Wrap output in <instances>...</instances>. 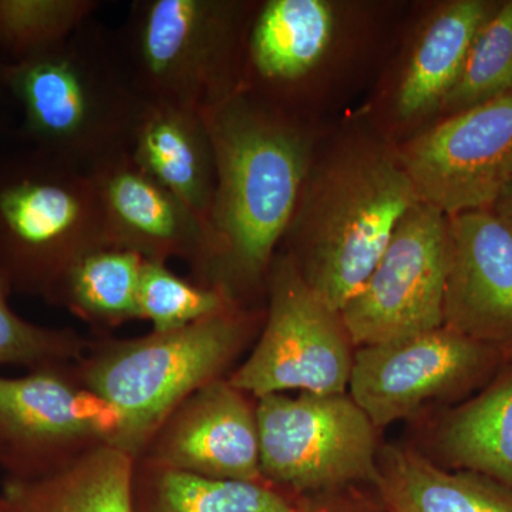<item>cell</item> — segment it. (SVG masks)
I'll use <instances>...</instances> for the list:
<instances>
[{
    "label": "cell",
    "mask_w": 512,
    "mask_h": 512,
    "mask_svg": "<svg viewBox=\"0 0 512 512\" xmlns=\"http://www.w3.org/2000/svg\"><path fill=\"white\" fill-rule=\"evenodd\" d=\"M487 349L446 326L363 346L353 355L350 397L382 429L473 379L488 360Z\"/></svg>",
    "instance_id": "cell-11"
},
{
    "label": "cell",
    "mask_w": 512,
    "mask_h": 512,
    "mask_svg": "<svg viewBox=\"0 0 512 512\" xmlns=\"http://www.w3.org/2000/svg\"><path fill=\"white\" fill-rule=\"evenodd\" d=\"M99 194L109 245L146 259L165 256L211 259L207 222L177 195L140 170L130 156L113 158L90 171Z\"/></svg>",
    "instance_id": "cell-14"
},
{
    "label": "cell",
    "mask_w": 512,
    "mask_h": 512,
    "mask_svg": "<svg viewBox=\"0 0 512 512\" xmlns=\"http://www.w3.org/2000/svg\"><path fill=\"white\" fill-rule=\"evenodd\" d=\"M123 417L93 392H79L52 373L0 377V437L16 444H46L103 436L116 443Z\"/></svg>",
    "instance_id": "cell-17"
},
{
    "label": "cell",
    "mask_w": 512,
    "mask_h": 512,
    "mask_svg": "<svg viewBox=\"0 0 512 512\" xmlns=\"http://www.w3.org/2000/svg\"><path fill=\"white\" fill-rule=\"evenodd\" d=\"M242 322L228 309L171 332L121 343L89 370L87 383L123 417L111 446L143 443L188 394L207 386L228 362Z\"/></svg>",
    "instance_id": "cell-6"
},
{
    "label": "cell",
    "mask_w": 512,
    "mask_h": 512,
    "mask_svg": "<svg viewBox=\"0 0 512 512\" xmlns=\"http://www.w3.org/2000/svg\"><path fill=\"white\" fill-rule=\"evenodd\" d=\"M9 285L0 274V365L33 363L55 355L66 338L20 318L8 302Z\"/></svg>",
    "instance_id": "cell-27"
},
{
    "label": "cell",
    "mask_w": 512,
    "mask_h": 512,
    "mask_svg": "<svg viewBox=\"0 0 512 512\" xmlns=\"http://www.w3.org/2000/svg\"><path fill=\"white\" fill-rule=\"evenodd\" d=\"M448 265V215L417 201L394 228L366 284L339 311L352 345H380L441 328Z\"/></svg>",
    "instance_id": "cell-8"
},
{
    "label": "cell",
    "mask_w": 512,
    "mask_h": 512,
    "mask_svg": "<svg viewBox=\"0 0 512 512\" xmlns=\"http://www.w3.org/2000/svg\"><path fill=\"white\" fill-rule=\"evenodd\" d=\"M156 512H302L259 483L217 480L168 468L158 483Z\"/></svg>",
    "instance_id": "cell-25"
},
{
    "label": "cell",
    "mask_w": 512,
    "mask_h": 512,
    "mask_svg": "<svg viewBox=\"0 0 512 512\" xmlns=\"http://www.w3.org/2000/svg\"><path fill=\"white\" fill-rule=\"evenodd\" d=\"M128 156L208 224L217 184V161L204 114L148 101Z\"/></svg>",
    "instance_id": "cell-16"
},
{
    "label": "cell",
    "mask_w": 512,
    "mask_h": 512,
    "mask_svg": "<svg viewBox=\"0 0 512 512\" xmlns=\"http://www.w3.org/2000/svg\"><path fill=\"white\" fill-rule=\"evenodd\" d=\"M248 18L229 0H136L116 37L148 101L205 113L239 90Z\"/></svg>",
    "instance_id": "cell-4"
},
{
    "label": "cell",
    "mask_w": 512,
    "mask_h": 512,
    "mask_svg": "<svg viewBox=\"0 0 512 512\" xmlns=\"http://www.w3.org/2000/svg\"><path fill=\"white\" fill-rule=\"evenodd\" d=\"M97 0H0V50L25 62L62 45L92 20Z\"/></svg>",
    "instance_id": "cell-23"
},
{
    "label": "cell",
    "mask_w": 512,
    "mask_h": 512,
    "mask_svg": "<svg viewBox=\"0 0 512 512\" xmlns=\"http://www.w3.org/2000/svg\"><path fill=\"white\" fill-rule=\"evenodd\" d=\"M512 92V0L500 3L478 33L463 72L444 101L448 116Z\"/></svg>",
    "instance_id": "cell-24"
},
{
    "label": "cell",
    "mask_w": 512,
    "mask_h": 512,
    "mask_svg": "<svg viewBox=\"0 0 512 512\" xmlns=\"http://www.w3.org/2000/svg\"><path fill=\"white\" fill-rule=\"evenodd\" d=\"M12 512H133L131 458L101 447L53 476L6 487Z\"/></svg>",
    "instance_id": "cell-20"
},
{
    "label": "cell",
    "mask_w": 512,
    "mask_h": 512,
    "mask_svg": "<svg viewBox=\"0 0 512 512\" xmlns=\"http://www.w3.org/2000/svg\"><path fill=\"white\" fill-rule=\"evenodd\" d=\"M302 512H303V510H302Z\"/></svg>",
    "instance_id": "cell-31"
},
{
    "label": "cell",
    "mask_w": 512,
    "mask_h": 512,
    "mask_svg": "<svg viewBox=\"0 0 512 512\" xmlns=\"http://www.w3.org/2000/svg\"><path fill=\"white\" fill-rule=\"evenodd\" d=\"M338 13L326 0H266L249 15L239 90L281 111L329 55Z\"/></svg>",
    "instance_id": "cell-13"
},
{
    "label": "cell",
    "mask_w": 512,
    "mask_h": 512,
    "mask_svg": "<svg viewBox=\"0 0 512 512\" xmlns=\"http://www.w3.org/2000/svg\"><path fill=\"white\" fill-rule=\"evenodd\" d=\"M375 483L386 512H512V488L471 471L447 473L413 451H386Z\"/></svg>",
    "instance_id": "cell-19"
},
{
    "label": "cell",
    "mask_w": 512,
    "mask_h": 512,
    "mask_svg": "<svg viewBox=\"0 0 512 512\" xmlns=\"http://www.w3.org/2000/svg\"><path fill=\"white\" fill-rule=\"evenodd\" d=\"M448 221L443 326L487 348L512 349V228L493 208Z\"/></svg>",
    "instance_id": "cell-12"
},
{
    "label": "cell",
    "mask_w": 512,
    "mask_h": 512,
    "mask_svg": "<svg viewBox=\"0 0 512 512\" xmlns=\"http://www.w3.org/2000/svg\"><path fill=\"white\" fill-rule=\"evenodd\" d=\"M396 154L421 202L448 217L490 210L512 184V92L451 114Z\"/></svg>",
    "instance_id": "cell-10"
},
{
    "label": "cell",
    "mask_w": 512,
    "mask_h": 512,
    "mask_svg": "<svg viewBox=\"0 0 512 512\" xmlns=\"http://www.w3.org/2000/svg\"><path fill=\"white\" fill-rule=\"evenodd\" d=\"M498 6L487 0H454L427 19L397 84L394 106L400 119H423L441 110L474 40Z\"/></svg>",
    "instance_id": "cell-18"
},
{
    "label": "cell",
    "mask_w": 512,
    "mask_h": 512,
    "mask_svg": "<svg viewBox=\"0 0 512 512\" xmlns=\"http://www.w3.org/2000/svg\"><path fill=\"white\" fill-rule=\"evenodd\" d=\"M228 309L227 296L217 288L191 284L173 274L164 261L146 259L138 286L140 318L150 320L156 332L185 328Z\"/></svg>",
    "instance_id": "cell-26"
},
{
    "label": "cell",
    "mask_w": 512,
    "mask_h": 512,
    "mask_svg": "<svg viewBox=\"0 0 512 512\" xmlns=\"http://www.w3.org/2000/svg\"><path fill=\"white\" fill-rule=\"evenodd\" d=\"M168 468L217 480H261L256 414L231 384L198 390L161 444Z\"/></svg>",
    "instance_id": "cell-15"
},
{
    "label": "cell",
    "mask_w": 512,
    "mask_h": 512,
    "mask_svg": "<svg viewBox=\"0 0 512 512\" xmlns=\"http://www.w3.org/2000/svg\"><path fill=\"white\" fill-rule=\"evenodd\" d=\"M303 512H386L382 503L379 508L372 507L359 501H330L329 504L318 505L313 510H303Z\"/></svg>",
    "instance_id": "cell-28"
},
{
    "label": "cell",
    "mask_w": 512,
    "mask_h": 512,
    "mask_svg": "<svg viewBox=\"0 0 512 512\" xmlns=\"http://www.w3.org/2000/svg\"><path fill=\"white\" fill-rule=\"evenodd\" d=\"M10 63L0 60V92L8 89Z\"/></svg>",
    "instance_id": "cell-30"
},
{
    "label": "cell",
    "mask_w": 512,
    "mask_h": 512,
    "mask_svg": "<svg viewBox=\"0 0 512 512\" xmlns=\"http://www.w3.org/2000/svg\"><path fill=\"white\" fill-rule=\"evenodd\" d=\"M144 262L146 258L131 249L100 245L74 259L57 284L74 309L92 318H140L138 286Z\"/></svg>",
    "instance_id": "cell-22"
},
{
    "label": "cell",
    "mask_w": 512,
    "mask_h": 512,
    "mask_svg": "<svg viewBox=\"0 0 512 512\" xmlns=\"http://www.w3.org/2000/svg\"><path fill=\"white\" fill-rule=\"evenodd\" d=\"M100 245L109 244L90 171L32 148L0 156V274L9 288L50 291Z\"/></svg>",
    "instance_id": "cell-5"
},
{
    "label": "cell",
    "mask_w": 512,
    "mask_h": 512,
    "mask_svg": "<svg viewBox=\"0 0 512 512\" xmlns=\"http://www.w3.org/2000/svg\"><path fill=\"white\" fill-rule=\"evenodd\" d=\"M439 443L457 467L512 488V373L451 414Z\"/></svg>",
    "instance_id": "cell-21"
},
{
    "label": "cell",
    "mask_w": 512,
    "mask_h": 512,
    "mask_svg": "<svg viewBox=\"0 0 512 512\" xmlns=\"http://www.w3.org/2000/svg\"><path fill=\"white\" fill-rule=\"evenodd\" d=\"M495 214L512 228V184L501 194L493 207Z\"/></svg>",
    "instance_id": "cell-29"
},
{
    "label": "cell",
    "mask_w": 512,
    "mask_h": 512,
    "mask_svg": "<svg viewBox=\"0 0 512 512\" xmlns=\"http://www.w3.org/2000/svg\"><path fill=\"white\" fill-rule=\"evenodd\" d=\"M202 114L217 161L211 259L254 281L291 227L313 164L312 141L291 114L244 92Z\"/></svg>",
    "instance_id": "cell-1"
},
{
    "label": "cell",
    "mask_w": 512,
    "mask_h": 512,
    "mask_svg": "<svg viewBox=\"0 0 512 512\" xmlns=\"http://www.w3.org/2000/svg\"><path fill=\"white\" fill-rule=\"evenodd\" d=\"M29 148L83 171L127 154L148 100L116 33L90 20L62 45L10 63L8 89Z\"/></svg>",
    "instance_id": "cell-2"
},
{
    "label": "cell",
    "mask_w": 512,
    "mask_h": 512,
    "mask_svg": "<svg viewBox=\"0 0 512 512\" xmlns=\"http://www.w3.org/2000/svg\"><path fill=\"white\" fill-rule=\"evenodd\" d=\"M419 200L397 154L353 144L313 161L286 237L306 284L339 312L366 284L396 225Z\"/></svg>",
    "instance_id": "cell-3"
},
{
    "label": "cell",
    "mask_w": 512,
    "mask_h": 512,
    "mask_svg": "<svg viewBox=\"0 0 512 512\" xmlns=\"http://www.w3.org/2000/svg\"><path fill=\"white\" fill-rule=\"evenodd\" d=\"M255 414L262 476L299 491L375 483L376 427L346 393L269 394Z\"/></svg>",
    "instance_id": "cell-7"
},
{
    "label": "cell",
    "mask_w": 512,
    "mask_h": 512,
    "mask_svg": "<svg viewBox=\"0 0 512 512\" xmlns=\"http://www.w3.org/2000/svg\"><path fill=\"white\" fill-rule=\"evenodd\" d=\"M271 306L264 335L232 387L259 399L286 390L345 394L353 355L339 312L313 292L291 256L279 259L271 275Z\"/></svg>",
    "instance_id": "cell-9"
}]
</instances>
